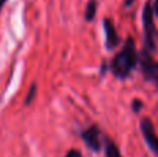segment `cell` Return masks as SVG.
<instances>
[{"label":"cell","instance_id":"6da1fadb","mask_svg":"<svg viewBox=\"0 0 158 157\" xmlns=\"http://www.w3.org/2000/svg\"><path fill=\"white\" fill-rule=\"evenodd\" d=\"M137 63V52L136 46L132 38H128L125 40L122 50L112 58L111 61V71L117 78H126L131 71L135 68Z\"/></svg>","mask_w":158,"mask_h":157},{"label":"cell","instance_id":"7a4b0ae2","mask_svg":"<svg viewBox=\"0 0 158 157\" xmlns=\"http://www.w3.org/2000/svg\"><path fill=\"white\" fill-rule=\"evenodd\" d=\"M143 32H144V42L147 49L150 52L157 50L158 31L154 22V8L151 2L146 3L143 8Z\"/></svg>","mask_w":158,"mask_h":157},{"label":"cell","instance_id":"3957f363","mask_svg":"<svg viewBox=\"0 0 158 157\" xmlns=\"http://www.w3.org/2000/svg\"><path fill=\"white\" fill-rule=\"evenodd\" d=\"M140 70L147 81H151L158 88V63L150 56L148 50H143L139 57Z\"/></svg>","mask_w":158,"mask_h":157},{"label":"cell","instance_id":"277c9868","mask_svg":"<svg viewBox=\"0 0 158 157\" xmlns=\"http://www.w3.org/2000/svg\"><path fill=\"white\" fill-rule=\"evenodd\" d=\"M140 129H142L143 138H144L146 143L148 145L151 150L158 156V136L154 129V125L148 117H143L140 121Z\"/></svg>","mask_w":158,"mask_h":157},{"label":"cell","instance_id":"5b68a950","mask_svg":"<svg viewBox=\"0 0 158 157\" xmlns=\"http://www.w3.org/2000/svg\"><path fill=\"white\" fill-rule=\"evenodd\" d=\"M82 139L85 141L86 146L93 152H98L101 149V142H100V131L96 125H92L87 129L82 132Z\"/></svg>","mask_w":158,"mask_h":157},{"label":"cell","instance_id":"8992f818","mask_svg":"<svg viewBox=\"0 0 158 157\" xmlns=\"http://www.w3.org/2000/svg\"><path fill=\"white\" fill-rule=\"evenodd\" d=\"M104 27V32H106V43H107V49H114L118 43H119V36L117 33V29H115L114 22L110 18H106L103 22Z\"/></svg>","mask_w":158,"mask_h":157},{"label":"cell","instance_id":"52a82bcc","mask_svg":"<svg viewBox=\"0 0 158 157\" xmlns=\"http://www.w3.org/2000/svg\"><path fill=\"white\" fill-rule=\"evenodd\" d=\"M106 156L107 157H121L119 149L117 147V145L108 138H106Z\"/></svg>","mask_w":158,"mask_h":157},{"label":"cell","instance_id":"ba28073f","mask_svg":"<svg viewBox=\"0 0 158 157\" xmlns=\"http://www.w3.org/2000/svg\"><path fill=\"white\" fill-rule=\"evenodd\" d=\"M96 8H97V2L96 0H89L85 10V19L86 21H92L96 15Z\"/></svg>","mask_w":158,"mask_h":157},{"label":"cell","instance_id":"9c48e42d","mask_svg":"<svg viewBox=\"0 0 158 157\" xmlns=\"http://www.w3.org/2000/svg\"><path fill=\"white\" fill-rule=\"evenodd\" d=\"M35 95H36V85H33L32 88H31L28 96H27V102H25V104H29V103L33 100V96H35Z\"/></svg>","mask_w":158,"mask_h":157},{"label":"cell","instance_id":"30bf717a","mask_svg":"<svg viewBox=\"0 0 158 157\" xmlns=\"http://www.w3.org/2000/svg\"><path fill=\"white\" fill-rule=\"evenodd\" d=\"M142 106H143V103L140 102L139 99H135V100H133V103H132V108H133L135 113H139L140 108H142Z\"/></svg>","mask_w":158,"mask_h":157},{"label":"cell","instance_id":"8fae6325","mask_svg":"<svg viewBox=\"0 0 158 157\" xmlns=\"http://www.w3.org/2000/svg\"><path fill=\"white\" fill-rule=\"evenodd\" d=\"M65 157H82V155H81V152L79 150H77V149H71L68 153H67V156Z\"/></svg>","mask_w":158,"mask_h":157},{"label":"cell","instance_id":"7c38bea8","mask_svg":"<svg viewBox=\"0 0 158 157\" xmlns=\"http://www.w3.org/2000/svg\"><path fill=\"white\" fill-rule=\"evenodd\" d=\"M153 8H154V14H157V15H158V0H154Z\"/></svg>","mask_w":158,"mask_h":157},{"label":"cell","instance_id":"4fadbf2b","mask_svg":"<svg viewBox=\"0 0 158 157\" xmlns=\"http://www.w3.org/2000/svg\"><path fill=\"white\" fill-rule=\"evenodd\" d=\"M4 3H6V0H0V10H2V7L4 6Z\"/></svg>","mask_w":158,"mask_h":157}]
</instances>
